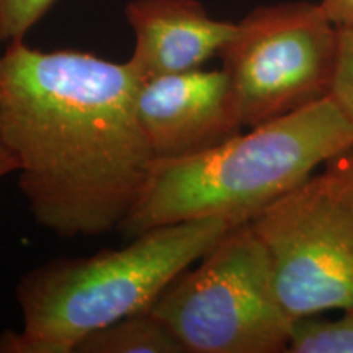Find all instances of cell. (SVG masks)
Masks as SVG:
<instances>
[{"label":"cell","instance_id":"1","mask_svg":"<svg viewBox=\"0 0 353 353\" xmlns=\"http://www.w3.org/2000/svg\"><path fill=\"white\" fill-rule=\"evenodd\" d=\"M130 63L41 51L0 52V138L39 226L61 237L120 231L156 164Z\"/></svg>","mask_w":353,"mask_h":353},{"label":"cell","instance_id":"2","mask_svg":"<svg viewBox=\"0 0 353 353\" xmlns=\"http://www.w3.org/2000/svg\"><path fill=\"white\" fill-rule=\"evenodd\" d=\"M352 145L353 125L329 95L196 156L156 161L120 231L132 239L183 221H250Z\"/></svg>","mask_w":353,"mask_h":353},{"label":"cell","instance_id":"3","mask_svg":"<svg viewBox=\"0 0 353 353\" xmlns=\"http://www.w3.org/2000/svg\"><path fill=\"white\" fill-rule=\"evenodd\" d=\"M205 218L149 229L123 249L56 259L17 286L23 325L0 334V353H72L87 335L148 309L180 273L237 224Z\"/></svg>","mask_w":353,"mask_h":353},{"label":"cell","instance_id":"4","mask_svg":"<svg viewBox=\"0 0 353 353\" xmlns=\"http://www.w3.org/2000/svg\"><path fill=\"white\" fill-rule=\"evenodd\" d=\"M149 309L187 353H281L293 325L250 221L234 226Z\"/></svg>","mask_w":353,"mask_h":353},{"label":"cell","instance_id":"5","mask_svg":"<svg viewBox=\"0 0 353 353\" xmlns=\"http://www.w3.org/2000/svg\"><path fill=\"white\" fill-rule=\"evenodd\" d=\"M291 321L353 307V193L325 167L250 219Z\"/></svg>","mask_w":353,"mask_h":353},{"label":"cell","instance_id":"6","mask_svg":"<svg viewBox=\"0 0 353 353\" xmlns=\"http://www.w3.org/2000/svg\"><path fill=\"white\" fill-rule=\"evenodd\" d=\"M339 26L321 2L263 6L236 23L219 52L244 128H254L330 95Z\"/></svg>","mask_w":353,"mask_h":353},{"label":"cell","instance_id":"7","mask_svg":"<svg viewBox=\"0 0 353 353\" xmlns=\"http://www.w3.org/2000/svg\"><path fill=\"white\" fill-rule=\"evenodd\" d=\"M138 117L156 161L196 156L244 128L223 68L141 82Z\"/></svg>","mask_w":353,"mask_h":353},{"label":"cell","instance_id":"8","mask_svg":"<svg viewBox=\"0 0 353 353\" xmlns=\"http://www.w3.org/2000/svg\"><path fill=\"white\" fill-rule=\"evenodd\" d=\"M125 17L134 33L128 63L141 82L200 69L236 33L234 21L214 19L198 0H131Z\"/></svg>","mask_w":353,"mask_h":353},{"label":"cell","instance_id":"9","mask_svg":"<svg viewBox=\"0 0 353 353\" xmlns=\"http://www.w3.org/2000/svg\"><path fill=\"white\" fill-rule=\"evenodd\" d=\"M76 353H187L182 342L151 309L123 317L87 335Z\"/></svg>","mask_w":353,"mask_h":353},{"label":"cell","instance_id":"10","mask_svg":"<svg viewBox=\"0 0 353 353\" xmlns=\"http://www.w3.org/2000/svg\"><path fill=\"white\" fill-rule=\"evenodd\" d=\"M341 312L335 319L294 321L286 353H353V307Z\"/></svg>","mask_w":353,"mask_h":353},{"label":"cell","instance_id":"11","mask_svg":"<svg viewBox=\"0 0 353 353\" xmlns=\"http://www.w3.org/2000/svg\"><path fill=\"white\" fill-rule=\"evenodd\" d=\"M56 0H0V43L23 39Z\"/></svg>","mask_w":353,"mask_h":353},{"label":"cell","instance_id":"12","mask_svg":"<svg viewBox=\"0 0 353 353\" xmlns=\"http://www.w3.org/2000/svg\"><path fill=\"white\" fill-rule=\"evenodd\" d=\"M330 97L353 125V25L339 28V52Z\"/></svg>","mask_w":353,"mask_h":353},{"label":"cell","instance_id":"13","mask_svg":"<svg viewBox=\"0 0 353 353\" xmlns=\"http://www.w3.org/2000/svg\"><path fill=\"white\" fill-rule=\"evenodd\" d=\"M321 6L339 28L353 25V0H321Z\"/></svg>","mask_w":353,"mask_h":353},{"label":"cell","instance_id":"14","mask_svg":"<svg viewBox=\"0 0 353 353\" xmlns=\"http://www.w3.org/2000/svg\"><path fill=\"white\" fill-rule=\"evenodd\" d=\"M325 167L341 175L353 193V145L339 154V156L330 159Z\"/></svg>","mask_w":353,"mask_h":353},{"label":"cell","instance_id":"15","mask_svg":"<svg viewBox=\"0 0 353 353\" xmlns=\"http://www.w3.org/2000/svg\"><path fill=\"white\" fill-rule=\"evenodd\" d=\"M17 174V162L15 159L12 157L10 151L7 149V145L3 144L2 138H0V180L3 176Z\"/></svg>","mask_w":353,"mask_h":353},{"label":"cell","instance_id":"16","mask_svg":"<svg viewBox=\"0 0 353 353\" xmlns=\"http://www.w3.org/2000/svg\"><path fill=\"white\" fill-rule=\"evenodd\" d=\"M0 46H2V43H0ZM0 52H2V50H0Z\"/></svg>","mask_w":353,"mask_h":353}]
</instances>
